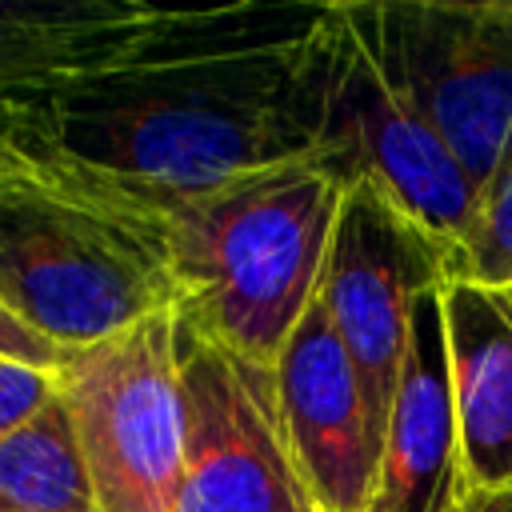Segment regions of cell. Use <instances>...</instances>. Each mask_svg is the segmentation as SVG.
Returning a JSON list of instances; mask_svg holds the SVG:
<instances>
[{
	"mask_svg": "<svg viewBox=\"0 0 512 512\" xmlns=\"http://www.w3.org/2000/svg\"><path fill=\"white\" fill-rule=\"evenodd\" d=\"M320 8H180L156 48L12 112V132L64 164L148 192H196L316 156L308 40Z\"/></svg>",
	"mask_w": 512,
	"mask_h": 512,
	"instance_id": "obj_1",
	"label": "cell"
},
{
	"mask_svg": "<svg viewBox=\"0 0 512 512\" xmlns=\"http://www.w3.org/2000/svg\"><path fill=\"white\" fill-rule=\"evenodd\" d=\"M344 188L324 156H292L196 192H128L160 244L180 324L276 364L316 300Z\"/></svg>",
	"mask_w": 512,
	"mask_h": 512,
	"instance_id": "obj_2",
	"label": "cell"
},
{
	"mask_svg": "<svg viewBox=\"0 0 512 512\" xmlns=\"http://www.w3.org/2000/svg\"><path fill=\"white\" fill-rule=\"evenodd\" d=\"M0 300L60 352L176 308L152 228L128 188L28 148L0 168Z\"/></svg>",
	"mask_w": 512,
	"mask_h": 512,
	"instance_id": "obj_3",
	"label": "cell"
},
{
	"mask_svg": "<svg viewBox=\"0 0 512 512\" xmlns=\"http://www.w3.org/2000/svg\"><path fill=\"white\" fill-rule=\"evenodd\" d=\"M316 84V156L344 184L380 188L448 256L480 200V184L428 128V120L388 84L348 0L324 4L308 40Z\"/></svg>",
	"mask_w": 512,
	"mask_h": 512,
	"instance_id": "obj_4",
	"label": "cell"
},
{
	"mask_svg": "<svg viewBox=\"0 0 512 512\" xmlns=\"http://www.w3.org/2000/svg\"><path fill=\"white\" fill-rule=\"evenodd\" d=\"M96 512H176L184 476V376L176 308L84 348L56 368Z\"/></svg>",
	"mask_w": 512,
	"mask_h": 512,
	"instance_id": "obj_5",
	"label": "cell"
},
{
	"mask_svg": "<svg viewBox=\"0 0 512 512\" xmlns=\"http://www.w3.org/2000/svg\"><path fill=\"white\" fill-rule=\"evenodd\" d=\"M348 12L480 188L512 164V0H348Z\"/></svg>",
	"mask_w": 512,
	"mask_h": 512,
	"instance_id": "obj_6",
	"label": "cell"
},
{
	"mask_svg": "<svg viewBox=\"0 0 512 512\" xmlns=\"http://www.w3.org/2000/svg\"><path fill=\"white\" fill-rule=\"evenodd\" d=\"M180 376L188 428L176 512H316L284 436L272 364L180 324Z\"/></svg>",
	"mask_w": 512,
	"mask_h": 512,
	"instance_id": "obj_7",
	"label": "cell"
},
{
	"mask_svg": "<svg viewBox=\"0 0 512 512\" xmlns=\"http://www.w3.org/2000/svg\"><path fill=\"white\" fill-rule=\"evenodd\" d=\"M440 276V248L380 188L368 180L344 188L316 300L356 368L380 444L408 356L412 308Z\"/></svg>",
	"mask_w": 512,
	"mask_h": 512,
	"instance_id": "obj_8",
	"label": "cell"
},
{
	"mask_svg": "<svg viewBox=\"0 0 512 512\" xmlns=\"http://www.w3.org/2000/svg\"><path fill=\"white\" fill-rule=\"evenodd\" d=\"M272 372L284 436L316 512H368L380 440L356 368L320 300L304 308Z\"/></svg>",
	"mask_w": 512,
	"mask_h": 512,
	"instance_id": "obj_9",
	"label": "cell"
},
{
	"mask_svg": "<svg viewBox=\"0 0 512 512\" xmlns=\"http://www.w3.org/2000/svg\"><path fill=\"white\" fill-rule=\"evenodd\" d=\"M180 8L140 0H0V112H20L156 48Z\"/></svg>",
	"mask_w": 512,
	"mask_h": 512,
	"instance_id": "obj_10",
	"label": "cell"
},
{
	"mask_svg": "<svg viewBox=\"0 0 512 512\" xmlns=\"http://www.w3.org/2000/svg\"><path fill=\"white\" fill-rule=\"evenodd\" d=\"M460 488H512V292L440 280Z\"/></svg>",
	"mask_w": 512,
	"mask_h": 512,
	"instance_id": "obj_11",
	"label": "cell"
},
{
	"mask_svg": "<svg viewBox=\"0 0 512 512\" xmlns=\"http://www.w3.org/2000/svg\"><path fill=\"white\" fill-rule=\"evenodd\" d=\"M456 500H460V460H456L444 316L436 288H428L412 308L408 356L388 412L368 512H452Z\"/></svg>",
	"mask_w": 512,
	"mask_h": 512,
	"instance_id": "obj_12",
	"label": "cell"
},
{
	"mask_svg": "<svg viewBox=\"0 0 512 512\" xmlns=\"http://www.w3.org/2000/svg\"><path fill=\"white\" fill-rule=\"evenodd\" d=\"M0 500L24 512H96L92 476L60 392L0 436Z\"/></svg>",
	"mask_w": 512,
	"mask_h": 512,
	"instance_id": "obj_13",
	"label": "cell"
},
{
	"mask_svg": "<svg viewBox=\"0 0 512 512\" xmlns=\"http://www.w3.org/2000/svg\"><path fill=\"white\" fill-rule=\"evenodd\" d=\"M444 276L512 292V164L480 188L460 244L444 256Z\"/></svg>",
	"mask_w": 512,
	"mask_h": 512,
	"instance_id": "obj_14",
	"label": "cell"
},
{
	"mask_svg": "<svg viewBox=\"0 0 512 512\" xmlns=\"http://www.w3.org/2000/svg\"><path fill=\"white\" fill-rule=\"evenodd\" d=\"M52 392H56L52 372H36V368L0 360V436L12 432L20 420H28Z\"/></svg>",
	"mask_w": 512,
	"mask_h": 512,
	"instance_id": "obj_15",
	"label": "cell"
},
{
	"mask_svg": "<svg viewBox=\"0 0 512 512\" xmlns=\"http://www.w3.org/2000/svg\"><path fill=\"white\" fill-rule=\"evenodd\" d=\"M0 360H12V364H24V368H36V372H52L60 368L64 352L44 340L36 328H28L4 300H0Z\"/></svg>",
	"mask_w": 512,
	"mask_h": 512,
	"instance_id": "obj_16",
	"label": "cell"
},
{
	"mask_svg": "<svg viewBox=\"0 0 512 512\" xmlns=\"http://www.w3.org/2000/svg\"><path fill=\"white\" fill-rule=\"evenodd\" d=\"M456 508L460 512H512V488H500V492H468V488H460Z\"/></svg>",
	"mask_w": 512,
	"mask_h": 512,
	"instance_id": "obj_17",
	"label": "cell"
},
{
	"mask_svg": "<svg viewBox=\"0 0 512 512\" xmlns=\"http://www.w3.org/2000/svg\"><path fill=\"white\" fill-rule=\"evenodd\" d=\"M0 512H24V508H12V504H4V500H0Z\"/></svg>",
	"mask_w": 512,
	"mask_h": 512,
	"instance_id": "obj_18",
	"label": "cell"
},
{
	"mask_svg": "<svg viewBox=\"0 0 512 512\" xmlns=\"http://www.w3.org/2000/svg\"><path fill=\"white\" fill-rule=\"evenodd\" d=\"M452 512H460V508H452Z\"/></svg>",
	"mask_w": 512,
	"mask_h": 512,
	"instance_id": "obj_19",
	"label": "cell"
}]
</instances>
